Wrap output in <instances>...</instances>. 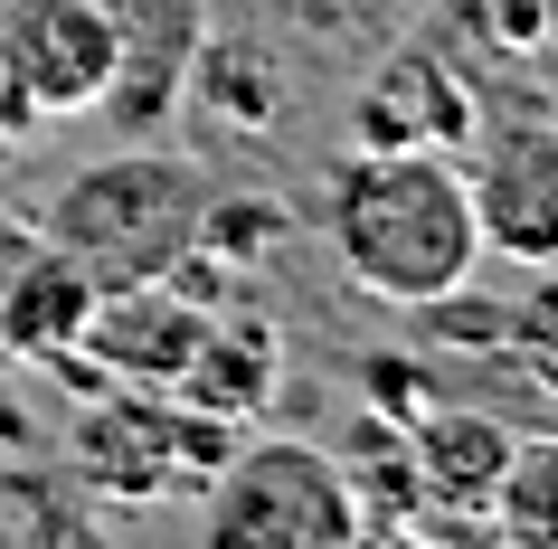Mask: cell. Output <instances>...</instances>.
I'll return each instance as SVG.
<instances>
[{
    "label": "cell",
    "mask_w": 558,
    "mask_h": 549,
    "mask_svg": "<svg viewBox=\"0 0 558 549\" xmlns=\"http://www.w3.org/2000/svg\"><path fill=\"white\" fill-rule=\"evenodd\" d=\"M323 247L369 303L426 313L483 275V218H473L454 152H369L323 180Z\"/></svg>",
    "instance_id": "1"
},
{
    "label": "cell",
    "mask_w": 558,
    "mask_h": 549,
    "mask_svg": "<svg viewBox=\"0 0 558 549\" xmlns=\"http://www.w3.org/2000/svg\"><path fill=\"white\" fill-rule=\"evenodd\" d=\"M199 208H208L199 162L151 152V143H123V152H105V162H86V171L48 200V228L38 237L86 265L95 294H114V285L171 275V265L199 247Z\"/></svg>",
    "instance_id": "2"
},
{
    "label": "cell",
    "mask_w": 558,
    "mask_h": 549,
    "mask_svg": "<svg viewBox=\"0 0 558 549\" xmlns=\"http://www.w3.org/2000/svg\"><path fill=\"white\" fill-rule=\"evenodd\" d=\"M199 530L218 549H351L360 502L331 445L303 435H236L199 492Z\"/></svg>",
    "instance_id": "3"
},
{
    "label": "cell",
    "mask_w": 558,
    "mask_h": 549,
    "mask_svg": "<svg viewBox=\"0 0 558 549\" xmlns=\"http://www.w3.org/2000/svg\"><path fill=\"white\" fill-rule=\"evenodd\" d=\"M236 427L208 407H180L171 389H95L66 427V464L76 484L105 502H171V492H208V474L228 464Z\"/></svg>",
    "instance_id": "4"
},
{
    "label": "cell",
    "mask_w": 558,
    "mask_h": 549,
    "mask_svg": "<svg viewBox=\"0 0 558 549\" xmlns=\"http://www.w3.org/2000/svg\"><path fill=\"white\" fill-rule=\"evenodd\" d=\"M123 67V0H0V123L95 115Z\"/></svg>",
    "instance_id": "5"
},
{
    "label": "cell",
    "mask_w": 558,
    "mask_h": 549,
    "mask_svg": "<svg viewBox=\"0 0 558 549\" xmlns=\"http://www.w3.org/2000/svg\"><path fill=\"white\" fill-rule=\"evenodd\" d=\"M464 190L483 256L558 265V115H501L464 143Z\"/></svg>",
    "instance_id": "6"
},
{
    "label": "cell",
    "mask_w": 558,
    "mask_h": 549,
    "mask_svg": "<svg viewBox=\"0 0 558 549\" xmlns=\"http://www.w3.org/2000/svg\"><path fill=\"white\" fill-rule=\"evenodd\" d=\"M199 322H208V303H190L171 275L114 285V294H95V313L76 332V350L58 360V379H86V389H171L180 360L199 350Z\"/></svg>",
    "instance_id": "7"
},
{
    "label": "cell",
    "mask_w": 558,
    "mask_h": 549,
    "mask_svg": "<svg viewBox=\"0 0 558 549\" xmlns=\"http://www.w3.org/2000/svg\"><path fill=\"white\" fill-rule=\"evenodd\" d=\"M473 133H483V105L436 48H388L369 67V86L351 95V143L369 152H454L464 162Z\"/></svg>",
    "instance_id": "8"
},
{
    "label": "cell",
    "mask_w": 558,
    "mask_h": 549,
    "mask_svg": "<svg viewBox=\"0 0 558 549\" xmlns=\"http://www.w3.org/2000/svg\"><path fill=\"white\" fill-rule=\"evenodd\" d=\"M275 389H284V332H275L265 313H218V303H208L199 350L180 360L171 398L180 407H208V417H228V427H246Z\"/></svg>",
    "instance_id": "9"
},
{
    "label": "cell",
    "mask_w": 558,
    "mask_h": 549,
    "mask_svg": "<svg viewBox=\"0 0 558 549\" xmlns=\"http://www.w3.org/2000/svg\"><path fill=\"white\" fill-rule=\"evenodd\" d=\"M86 313H95V275L48 237L0 275V350L29 360V370H58L76 350V332H86Z\"/></svg>",
    "instance_id": "10"
},
{
    "label": "cell",
    "mask_w": 558,
    "mask_h": 549,
    "mask_svg": "<svg viewBox=\"0 0 558 549\" xmlns=\"http://www.w3.org/2000/svg\"><path fill=\"white\" fill-rule=\"evenodd\" d=\"M408 464H416V492L436 521H483L501 464H511V427L483 417V407H426L408 435Z\"/></svg>",
    "instance_id": "11"
},
{
    "label": "cell",
    "mask_w": 558,
    "mask_h": 549,
    "mask_svg": "<svg viewBox=\"0 0 558 549\" xmlns=\"http://www.w3.org/2000/svg\"><path fill=\"white\" fill-rule=\"evenodd\" d=\"M180 95H199V115H218L228 133H275V115H284V76L246 38H199Z\"/></svg>",
    "instance_id": "12"
},
{
    "label": "cell",
    "mask_w": 558,
    "mask_h": 549,
    "mask_svg": "<svg viewBox=\"0 0 558 549\" xmlns=\"http://www.w3.org/2000/svg\"><path fill=\"white\" fill-rule=\"evenodd\" d=\"M483 530L511 549H558V435H511V464L483 502Z\"/></svg>",
    "instance_id": "13"
},
{
    "label": "cell",
    "mask_w": 558,
    "mask_h": 549,
    "mask_svg": "<svg viewBox=\"0 0 558 549\" xmlns=\"http://www.w3.org/2000/svg\"><path fill=\"white\" fill-rule=\"evenodd\" d=\"M284 237H294V218L275 200H208L199 208V247L218 265H256V256H275Z\"/></svg>",
    "instance_id": "14"
},
{
    "label": "cell",
    "mask_w": 558,
    "mask_h": 549,
    "mask_svg": "<svg viewBox=\"0 0 558 549\" xmlns=\"http://www.w3.org/2000/svg\"><path fill=\"white\" fill-rule=\"evenodd\" d=\"M454 10V29L501 48V58H539L558 38V0H445Z\"/></svg>",
    "instance_id": "15"
},
{
    "label": "cell",
    "mask_w": 558,
    "mask_h": 549,
    "mask_svg": "<svg viewBox=\"0 0 558 549\" xmlns=\"http://www.w3.org/2000/svg\"><path fill=\"white\" fill-rule=\"evenodd\" d=\"M29 247H38V228H20V218H0V275H10V265L29 256Z\"/></svg>",
    "instance_id": "16"
}]
</instances>
